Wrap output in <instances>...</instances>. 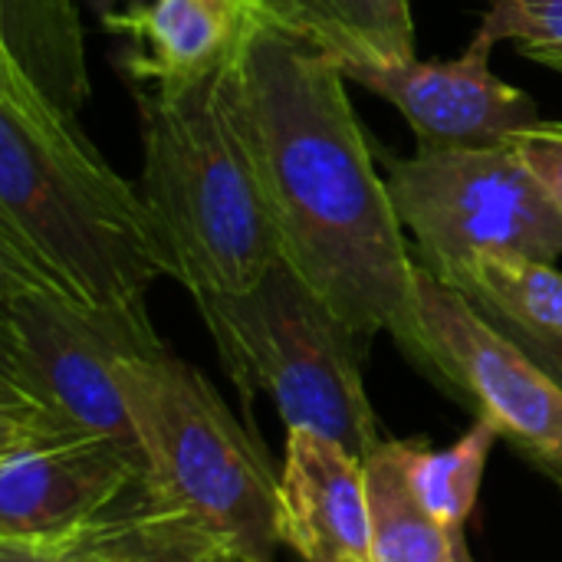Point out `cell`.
<instances>
[{
  "label": "cell",
  "instance_id": "1",
  "mask_svg": "<svg viewBox=\"0 0 562 562\" xmlns=\"http://www.w3.org/2000/svg\"><path fill=\"white\" fill-rule=\"evenodd\" d=\"M346 82L333 56L270 23L244 49V102L283 263L356 336L389 333L431 379L418 263Z\"/></svg>",
  "mask_w": 562,
  "mask_h": 562
},
{
  "label": "cell",
  "instance_id": "2",
  "mask_svg": "<svg viewBox=\"0 0 562 562\" xmlns=\"http://www.w3.org/2000/svg\"><path fill=\"white\" fill-rule=\"evenodd\" d=\"M0 267L99 310L148 316L165 257L142 191L0 49Z\"/></svg>",
  "mask_w": 562,
  "mask_h": 562
},
{
  "label": "cell",
  "instance_id": "3",
  "mask_svg": "<svg viewBox=\"0 0 562 562\" xmlns=\"http://www.w3.org/2000/svg\"><path fill=\"white\" fill-rule=\"evenodd\" d=\"M142 138L138 191L165 273L198 296L254 290L280 260L247 102L244 53L181 92L132 86Z\"/></svg>",
  "mask_w": 562,
  "mask_h": 562
},
{
  "label": "cell",
  "instance_id": "4",
  "mask_svg": "<svg viewBox=\"0 0 562 562\" xmlns=\"http://www.w3.org/2000/svg\"><path fill=\"white\" fill-rule=\"evenodd\" d=\"M115 375L151 501L211 562H277L280 477L201 369L161 346L122 356Z\"/></svg>",
  "mask_w": 562,
  "mask_h": 562
},
{
  "label": "cell",
  "instance_id": "5",
  "mask_svg": "<svg viewBox=\"0 0 562 562\" xmlns=\"http://www.w3.org/2000/svg\"><path fill=\"white\" fill-rule=\"evenodd\" d=\"M224 372L250 402L270 395L286 431L310 428L362 461L382 445L356 336L283 260L247 293L194 300Z\"/></svg>",
  "mask_w": 562,
  "mask_h": 562
},
{
  "label": "cell",
  "instance_id": "6",
  "mask_svg": "<svg viewBox=\"0 0 562 562\" xmlns=\"http://www.w3.org/2000/svg\"><path fill=\"white\" fill-rule=\"evenodd\" d=\"M382 158L395 211L438 280L451 283L484 254L562 257V211L507 142Z\"/></svg>",
  "mask_w": 562,
  "mask_h": 562
},
{
  "label": "cell",
  "instance_id": "7",
  "mask_svg": "<svg viewBox=\"0 0 562 562\" xmlns=\"http://www.w3.org/2000/svg\"><path fill=\"white\" fill-rule=\"evenodd\" d=\"M148 316L99 313L63 290L0 267V382L125 448H138L115 362L155 352Z\"/></svg>",
  "mask_w": 562,
  "mask_h": 562
},
{
  "label": "cell",
  "instance_id": "8",
  "mask_svg": "<svg viewBox=\"0 0 562 562\" xmlns=\"http://www.w3.org/2000/svg\"><path fill=\"white\" fill-rule=\"evenodd\" d=\"M142 477V451L0 382V540L72 530Z\"/></svg>",
  "mask_w": 562,
  "mask_h": 562
},
{
  "label": "cell",
  "instance_id": "9",
  "mask_svg": "<svg viewBox=\"0 0 562 562\" xmlns=\"http://www.w3.org/2000/svg\"><path fill=\"white\" fill-rule=\"evenodd\" d=\"M418 323L431 379L491 418L533 468L562 474V385L468 293L418 263Z\"/></svg>",
  "mask_w": 562,
  "mask_h": 562
},
{
  "label": "cell",
  "instance_id": "10",
  "mask_svg": "<svg viewBox=\"0 0 562 562\" xmlns=\"http://www.w3.org/2000/svg\"><path fill=\"white\" fill-rule=\"evenodd\" d=\"M487 33H474L458 59H402L346 72L349 82L392 102L412 125L418 148L501 145L514 132L540 122L533 95L504 82L491 69Z\"/></svg>",
  "mask_w": 562,
  "mask_h": 562
},
{
  "label": "cell",
  "instance_id": "11",
  "mask_svg": "<svg viewBox=\"0 0 562 562\" xmlns=\"http://www.w3.org/2000/svg\"><path fill=\"white\" fill-rule=\"evenodd\" d=\"M260 23L263 0H132L102 13V30L125 40V79L158 92H181L221 72Z\"/></svg>",
  "mask_w": 562,
  "mask_h": 562
},
{
  "label": "cell",
  "instance_id": "12",
  "mask_svg": "<svg viewBox=\"0 0 562 562\" xmlns=\"http://www.w3.org/2000/svg\"><path fill=\"white\" fill-rule=\"evenodd\" d=\"M280 543L303 562H372L366 461L310 428L286 431Z\"/></svg>",
  "mask_w": 562,
  "mask_h": 562
},
{
  "label": "cell",
  "instance_id": "13",
  "mask_svg": "<svg viewBox=\"0 0 562 562\" xmlns=\"http://www.w3.org/2000/svg\"><path fill=\"white\" fill-rule=\"evenodd\" d=\"M263 23L333 56L342 72L418 56L408 0H263Z\"/></svg>",
  "mask_w": 562,
  "mask_h": 562
},
{
  "label": "cell",
  "instance_id": "14",
  "mask_svg": "<svg viewBox=\"0 0 562 562\" xmlns=\"http://www.w3.org/2000/svg\"><path fill=\"white\" fill-rule=\"evenodd\" d=\"M0 49L69 115L89 102L86 33L76 0H0Z\"/></svg>",
  "mask_w": 562,
  "mask_h": 562
},
{
  "label": "cell",
  "instance_id": "15",
  "mask_svg": "<svg viewBox=\"0 0 562 562\" xmlns=\"http://www.w3.org/2000/svg\"><path fill=\"white\" fill-rule=\"evenodd\" d=\"M372 562H471L464 537L448 533L408 481L405 441H382L366 458Z\"/></svg>",
  "mask_w": 562,
  "mask_h": 562
},
{
  "label": "cell",
  "instance_id": "16",
  "mask_svg": "<svg viewBox=\"0 0 562 562\" xmlns=\"http://www.w3.org/2000/svg\"><path fill=\"white\" fill-rule=\"evenodd\" d=\"M448 286L468 293L481 310L514 326L543 336H562V273L547 260L520 254H484Z\"/></svg>",
  "mask_w": 562,
  "mask_h": 562
},
{
  "label": "cell",
  "instance_id": "17",
  "mask_svg": "<svg viewBox=\"0 0 562 562\" xmlns=\"http://www.w3.org/2000/svg\"><path fill=\"white\" fill-rule=\"evenodd\" d=\"M497 438L501 428L491 418L477 415L474 428L448 451H431L418 438L405 441L412 491L418 494L425 510L454 537H464V524L477 504L484 468Z\"/></svg>",
  "mask_w": 562,
  "mask_h": 562
},
{
  "label": "cell",
  "instance_id": "18",
  "mask_svg": "<svg viewBox=\"0 0 562 562\" xmlns=\"http://www.w3.org/2000/svg\"><path fill=\"white\" fill-rule=\"evenodd\" d=\"M481 33L514 40L520 56L562 72V0H487Z\"/></svg>",
  "mask_w": 562,
  "mask_h": 562
},
{
  "label": "cell",
  "instance_id": "19",
  "mask_svg": "<svg viewBox=\"0 0 562 562\" xmlns=\"http://www.w3.org/2000/svg\"><path fill=\"white\" fill-rule=\"evenodd\" d=\"M507 145L524 158L543 191L562 211V122H533L507 138Z\"/></svg>",
  "mask_w": 562,
  "mask_h": 562
},
{
  "label": "cell",
  "instance_id": "20",
  "mask_svg": "<svg viewBox=\"0 0 562 562\" xmlns=\"http://www.w3.org/2000/svg\"><path fill=\"white\" fill-rule=\"evenodd\" d=\"M477 306V303H474ZM481 310V306H477ZM491 323H497L530 359H537L557 382L562 385V336H543V333H533V329H524V326H514V323H507V319H501V316H494V313H487V310H481Z\"/></svg>",
  "mask_w": 562,
  "mask_h": 562
},
{
  "label": "cell",
  "instance_id": "21",
  "mask_svg": "<svg viewBox=\"0 0 562 562\" xmlns=\"http://www.w3.org/2000/svg\"><path fill=\"white\" fill-rule=\"evenodd\" d=\"M0 562H53L46 553L26 547V543H13V540H0Z\"/></svg>",
  "mask_w": 562,
  "mask_h": 562
},
{
  "label": "cell",
  "instance_id": "22",
  "mask_svg": "<svg viewBox=\"0 0 562 562\" xmlns=\"http://www.w3.org/2000/svg\"><path fill=\"white\" fill-rule=\"evenodd\" d=\"M550 481H553V484H557V487L562 491V477H550Z\"/></svg>",
  "mask_w": 562,
  "mask_h": 562
},
{
  "label": "cell",
  "instance_id": "23",
  "mask_svg": "<svg viewBox=\"0 0 562 562\" xmlns=\"http://www.w3.org/2000/svg\"><path fill=\"white\" fill-rule=\"evenodd\" d=\"M560 477H562V474H560Z\"/></svg>",
  "mask_w": 562,
  "mask_h": 562
}]
</instances>
